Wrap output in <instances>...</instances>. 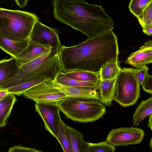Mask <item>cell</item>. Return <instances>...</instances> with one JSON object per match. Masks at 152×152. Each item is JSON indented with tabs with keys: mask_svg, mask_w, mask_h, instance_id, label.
Wrapping results in <instances>:
<instances>
[{
	"mask_svg": "<svg viewBox=\"0 0 152 152\" xmlns=\"http://www.w3.org/2000/svg\"><path fill=\"white\" fill-rule=\"evenodd\" d=\"M118 38L112 31L71 47L61 45L58 51L62 71L94 72L107 62L118 58Z\"/></svg>",
	"mask_w": 152,
	"mask_h": 152,
	"instance_id": "obj_1",
	"label": "cell"
},
{
	"mask_svg": "<svg viewBox=\"0 0 152 152\" xmlns=\"http://www.w3.org/2000/svg\"><path fill=\"white\" fill-rule=\"evenodd\" d=\"M51 4L54 18L81 32L87 39L114 29L112 18L100 5L82 0H55Z\"/></svg>",
	"mask_w": 152,
	"mask_h": 152,
	"instance_id": "obj_2",
	"label": "cell"
},
{
	"mask_svg": "<svg viewBox=\"0 0 152 152\" xmlns=\"http://www.w3.org/2000/svg\"><path fill=\"white\" fill-rule=\"evenodd\" d=\"M62 72L58 51L51 48L50 50L22 65L18 74L1 86L0 89L16 86L37 75L46 76L53 81L57 74Z\"/></svg>",
	"mask_w": 152,
	"mask_h": 152,
	"instance_id": "obj_3",
	"label": "cell"
},
{
	"mask_svg": "<svg viewBox=\"0 0 152 152\" xmlns=\"http://www.w3.org/2000/svg\"><path fill=\"white\" fill-rule=\"evenodd\" d=\"M38 19L31 12L1 8L0 35L16 41L27 40Z\"/></svg>",
	"mask_w": 152,
	"mask_h": 152,
	"instance_id": "obj_4",
	"label": "cell"
},
{
	"mask_svg": "<svg viewBox=\"0 0 152 152\" xmlns=\"http://www.w3.org/2000/svg\"><path fill=\"white\" fill-rule=\"evenodd\" d=\"M58 104L67 118L80 123L94 122L102 118L106 112L104 104L90 98L67 97Z\"/></svg>",
	"mask_w": 152,
	"mask_h": 152,
	"instance_id": "obj_5",
	"label": "cell"
},
{
	"mask_svg": "<svg viewBox=\"0 0 152 152\" xmlns=\"http://www.w3.org/2000/svg\"><path fill=\"white\" fill-rule=\"evenodd\" d=\"M140 85L134 68H121L116 77L113 100L124 107L135 104L140 96Z\"/></svg>",
	"mask_w": 152,
	"mask_h": 152,
	"instance_id": "obj_6",
	"label": "cell"
},
{
	"mask_svg": "<svg viewBox=\"0 0 152 152\" xmlns=\"http://www.w3.org/2000/svg\"><path fill=\"white\" fill-rule=\"evenodd\" d=\"M52 81L48 80L38 84L26 91L23 96L36 102L58 104L67 96L53 86Z\"/></svg>",
	"mask_w": 152,
	"mask_h": 152,
	"instance_id": "obj_7",
	"label": "cell"
},
{
	"mask_svg": "<svg viewBox=\"0 0 152 152\" xmlns=\"http://www.w3.org/2000/svg\"><path fill=\"white\" fill-rule=\"evenodd\" d=\"M144 131L137 127H120L113 129L108 134L106 141L116 146L138 144L142 141Z\"/></svg>",
	"mask_w": 152,
	"mask_h": 152,
	"instance_id": "obj_8",
	"label": "cell"
},
{
	"mask_svg": "<svg viewBox=\"0 0 152 152\" xmlns=\"http://www.w3.org/2000/svg\"><path fill=\"white\" fill-rule=\"evenodd\" d=\"M35 107L43 120L45 129L56 138L61 120L58 104L36 102Z\"/></svg>",
	"mask_w": 152,
	"mask_h": 152,
	"instance_id": "obj_9",
	"label": "cell"
},
{
	"mask_svg": "<svg viewBox=\"0 0 152 152\" xmlns=\"http://www.w3.org/2000/svg\"><path fill=\"white\" fill-rule=\"evenodd\" d=\"M29 39L40 45L50 46L58 51L61 46L58 29L49 27L39 20L34 25Z\"/></svg>",
	"mask_w": 152,
	"mask_h": 152,
	"instance_id": "obj_10",
	"label": "cell"
},
{
	"mask_svg": "<svg viewBox=\"0 0 152 152\" xmlns=\"http://www.w3.org/2000/svg\"><path fill=\"white\" fill-rule=\"evenodd\" d=\"M53 86L64 93L67 97H82L96 99L99 101L100 94L97 91L99 88L90 87L70 86L52 81Z\"/></svg>",
	"mask_w": 152,
	"mask_h": 152,
	"instance_id": "obj_11",
	"label": "cell"
},
{
	"mask_svg": "<svg viewBox=\"0 0 152 152\" xmlns=\"http://www.w3.org/2000/svg\"><path fill=\"white\" fill-rule=\"evenodd\" d=\"M125 62L135 67L152 63V40L146 41L139 50L132 53Z\"/></svg>",
	"mask_w": 152,
	"mask_h": 152,
	"instance_id": "obj_12",
	"label": "cell"
},
{
	"mask_svg": "<svg viewBox=\"0 0 152 152\" xmlns=\"http://www.w3.org/2000/svg\"><path fill=\"white\" fill-rule=\"evenodd\" d=\"M51 49V47L50 46L40 45L29 39L28 44L26 48L15 58L17 65L20 67Z\"/></svg>",
	"mask_w": 152,
	"mask_h": 152,
	"instance_id": "obj_13",
	"label": "cell"
},
{
	"mask_svg": "<svg viewBox=\"0 0 152 152\" xmlns=\"http://www.w3.org/2000/svg\"><path fill=\"white\" fill-rule=\"evenodd\" d=\"M65 129L69 141L71 152H87L88 142L84 140L82 133L66 124Z\"/></svg>",
	"mask_w": 152,
	"mask_h": 152,
	"instance_id": "obj_14",
	"label": "cell"
},
{
	"mask_svg": "<svg viewBox=\"0 0 152 152\" xmlns=\"http://www.w3.org/2000/svg\"><path fill=\"white\" fill-rule=\"evenodd\" d=\"M20 67L16 59L12 57L8 59L0 61V86L19 73Z\"/></svg>",
	"mask_w": 152,
	"mask_h": 152,
	"instance_id": "obj_15",
	"label": "cell"
},
{
	"mask_svg": "<svg viewBox=\"0 0 152 152\" xmlns=\"http://www.w3.org/2000/svg\"><path fill=\"white\" fill-rule=\"evenodd\" d=\"M29 41V39L21 41H14L0 35V48L15 58L26 48Z\"/></svg>",
	"mask_w": 152,
	"mask_h": 152,
	"instance_id": "obj_16",
	"label": "cell"
},
{
	"mask_svg": "<svg viewBox=\"0 0 152 152\" xmlns=\"http://www.w3.org/2000/svg\"><path fill=\"white\" fill-rule=\"evenodd\" d=\"M116 77L110 79H101L99 89L100 91L99 102L106 106H110L113 100L115 85Z\"/></svg>",
	"mask_w": 152,
	"mask_h": 152,
	"instance_id": "obj_17",
	"label": "cell"
},
{
	"mask_svg": "<svg viewBox=\"0 0 152 152\" xmlns=\"http://www.w3.org/2000/svg\"><path fill=\"white\" fill-rule=\"evenodd\" d=\"M16 100L15 94L9 93L0 101V128L7 125L13 105Z\"/></svg>",
	"mask_w": 152,
	"mask_h": 152,
	"instance_id": "obj_18",
	"label": "cell"
},
{
	"mask_svg": "<svg viewBox=\"0 0 152 152\" xmlns=\"http://www.w3.org/2000/svg\"><path fill=\"white\" fill-rule=\"evenodd\" d=\"M48 80L50 79L46 76L37 75L32 77L20 84L9 88L7 89L10 93H12L20 96L23 95L24 92L29 89Z\"/></svg>",
	"mask_w": 152,
	"mask_h": 152,
	"instance_id": "obj_19",
	"label": "cell"
},
{
	"mask_svg": "<svg viewBox=\"0 0 152 152\" xmlns=\"http://www.w3.org/2000/svg\"><path fill=\"white\" fill-rule=\"evenodd\" d=\"M152 113V97L142 100L137 106L133 115V126L137 127L145 118Z\"/></svg>",
	"mask_w": 152,
	"mask_h": 152,
	"instance_id": "obj_20",
	"label": "cell"
},
{
	"mask_svg": "<svg viewBox=\"0 0 152 152\" xmlns=\"http://www.w3.org/2000/svg\"><path fill=\"white\" fill-rule=\"evenodd\" d=\"M64 73L69 77L82 82H97L101 80L99 70L94 72L75 70Z\"/></svg>",
	"mask_w": 152,
	"mask_h": 152,
	"instance_id": "obj_21",
	"label": "cell"
},
{
	"mask_svg": "<svg viewBox=\"0 0 152 152\" xmlns=\"http://www.w3.org/2000/svg\"><path fill=\"white\" fill-rule=\"evenodd\" d=\"M121 69L118 58L111 60L104 64L99 70L101 79L115 78Z\"/></svg>",
	"mask_w": 152,
	"mask_h": 152,
	"instance_id": "obj_22",
	"label": "cell"
},
{
	"mask_svg": "<svg viewBox=\"0 0 152 152\" xmlns=\"http://www.w3.org/2000/svg\"><path fill=\"white\" fill-rule=\"evenodd\" d=\"M54 81L68 86L79 87H90L99 88L100 82L89 83L78 81L66 76L63 72L58 73Z\"/></svg>",
	"mask_w": 152,
	"mask_h": 152,
	"instance_id": "obj_23",
	"label": "cell"
},
{
	"mask_svg": "<svg viewBox=\"0 0 152 152\" xmlns=\"http://www.w3.org/2000/svg\"><path fill=\"white\" fill-rule=\"evenodd\" d=\"M151 2L152 0H132L128 7L130 12L138 18Z\"/></svg>",
	"mask_w": 152,
	"mask_h": 152,
	"instance_id": "obj_24",
	"label": "cell"
},
{
	"mask_svg": "<svg viewBox=\"0 0 152 152\" xmlns=\"http://www.w3.org/2000/svg\"><path fill=\"white\" fill-rule=\"evenodd\" d=\"M114 147L105 141L98 143L88 142L87 152H115Z\"/></svg>",
	"mask_w": 152,
	"mask_h": 152,
	"instance_id": "obj_25",
	"label": "cell"
},
{
	"mask_svg": "<svg viewBox=\"0 0 152 152\" xmlns=\"http://www.w3.org/2000/svg\"><path fill=\"white\" fill-rule=\"evenodd\" d=\"M65 124L61 119L59 132L56 139L60 144L63 152H71L69 141L65 131Z\"/></svg>",
	"mask_w": 152,
	"mask_h": 152,
	"instance_id": "obj_26",
	"label": "cell"
},
{
	"mask_svg": "<svg viewBox=\"0 0 152 152\" xmlns=\"http://www.w3.org/2000/svg\"><path fill=\"white\" fill-rule=\"evenodd\" d=\"M138 19L142 28L152 25V2L149 4Z\"/></svg>",
	"mask_w": 152,
	"mask_h": 152,
	"instance_id": "obj_27",
	"label": "cell"
},
{
	"mask_svg": "<svg viewBox=\"0 0 152 152\" xmlns=\"http://www.w3.org/2000/svg\"><path fill=\"white\" fill-rule=\"evenodd\" d=\"M148 68L146 66H142L135 68L136 76L140 85L146 75L148 73Z\"/></svg>",
	"mask_w": 152,
	"mask_h": 152,
	"instance_id": "obj_28",
	"label": "cell"
},
{
	"mask_svg": "<svg viewBox=\"0 0 152 152\" xmlns=\"http://www.w3.org/2000/svg\"><path fill=\"white\" fill-rule=\"evenodd\" d=\"M143 90L149 94H152V76L148 74L144 77L141 85Z\"/></svg>",
	"mask_w": 152,
	"mask_h": 152,
	"instance_id": "obj_29",
	"label": "cell"
},
{
	"mask_svg": "<svg viewBox=\"0 0 152 152\" xmlns=\"http://www.w3.org/2000/svg\"><path fill=\"white\" fill-rule=\"evenodd\" d=\"M8 152H43L31 148L25 147L19 145L10 148Z\"/></svg>",
	"mask_w": 152,
	"mask_h": 152,
	"instance_id": "obj_30",
	"label": "cell"
},
{
	"mask_svg": "<svg viewBox=\"0 0 152 152\" xmlns=\"http://www.w3.org/2000/svg\"><path fill=\"white\" fill-rule=\"evenodd\" d=\"M142 28L143 33L149 36L152 35V25L146 26Z\"/></svg>",
	"mask_w": 152,
	"mask_h": 152,
	"instance_id": "obj_31",
	"label": "cell"
},
{
	"mask_svg": "<svg viewBox=\"0 0 152 152\" xmlns=\"http://www.w3.org/2000/svg\"><path fill=\"white\" fill-rule=\"evenodd\" d=\"M15 1L18 6L20 8H23L27 5L28 1V0H16Z\"/></svg>",
	"mask_w": 152,
	"mask_h": 152,
	"instance_id": "obj_32",
	"label": "cell"
},
{
	"mask_svg": "<svg viewBox=\"0 0 152 152\" xmlns=\"http://www.w3.org/2000/svg\"><path fill=\"white\" fill-rule=\"evenodd\" d=\"M9 93L7 89H0V101Z\"/></svg>",
	"mask_w": 152,
	"mask_h": 152,
	"instance_id": "obj_33",
	"label": "cell"
},
{
	"mask_svg": "<svg viewBox=\"0 0 152 152\" xmlns=\"http://www.w3.org/2000/svg\"><path fill=\"white\" fill-rule=\"evenodd\" d=\"M149 117L148 120V127L150 128L151 129V130H152V113H151L149 115Z\"/></svg>",
	"mask_w": 152,
	"mask_h": 152,
	"instance_id": "obj_34",
	"label": "cell"
},
{
	"mask_svg": "<svg viewBox=\"0 0 152 152\" xmlns=\"http://www.w3.org/2000/svg\"><path fill=\"white\" fill-rule=\"evenodd\" d=\"M152 138H151L150 140V144H149V146L151 148V149H152Z\"/></svg>",
	"mask_w": 152,
	"mask_h": 152,
	"instance_id": "obj_35",
	"label": "cell"
},
{
	"mask_svg": "<svg viewBox=\"0 0 152 152\" xmlns=\"http://www.w3.org/2000/svg\"><path fill=\"white\" fill-rule=\"evenodd\" d=\"M0 9H1V8L0 7Z\"/></svg>",
	"mask_w": 152,
	"mask_h": 152,
	"instance_id": "obj_36",
	"label": "cell"
}]
</instances>
